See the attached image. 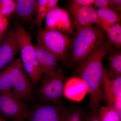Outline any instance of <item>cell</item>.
Returning <instances> with one entry per match:
<instances>
[{
  "mask_svg": "<svg viewBox=\"0 0 121 121\" xmlns=\"http://www.w3.org/2000/svg\"><path fill=\"white\" fill-rule=\"evenodd\" d=\"M108 48L109 44L103 41L89 57L78 66V78L82 81L86 88L90 98L91 112H98L101 107L102 61Z\"/></svg>",
  "mask_w": 121,
  "mask_h": 121,
  "instance_id": "1",
  "label": "cell"
},
{
  "mask_svg": "<svg viewBox=\"0 0 121 121\" xmlns=\"http://www.w3.org/2000/svg\"><path fill=\"white\" fill-rule=\"evenodd\" d=\"M104 37L103 29L93 26L77 30L75 36L71 39L69 53L64 60V63L69 66H78L104 41Z\"/></svg>",
  "mask_w": 121,
  "mask_h": 121,
  "instance_id": "2",
  "label": "cell"
},
{
  "mask_svg": "<svg viewBox=\"0 0 121 121\" xmlns=\"http://www.w3.org/2000/svg\"><path fill=\"white\" fill-rule=\"evenodd\" d=\"M15 31L24 69L36 86L42 79L43 73L36 58L35 46L31 43L30 36L20 24H17Z\"/></svg>",
  "mask_w": 121,
  "mask_h": 121,
  "instance_id": "3",
  "label": "cell"
},
{
  "mask_svg": "<svg viewBox=\"0 0 121 121\" xmlns=\"http://www.w3.org/2000/svg\"><path fill=\"white\" fill-rule=\"evenodd\" d=\"M36 45L54 55L58 59L65 58L70 45L71 39L65 33L46 29L36 32Z\"/></svg>",
  "mask_w": 121,
  "mask_h": 121,
  "instance_id": "4",
  "label": "cell"
},
{
  "mask_svg": "<svg viewBox=\"0 0 121 121\" xmlns=\"http://www.w3.org/2000/svg\"><path fill=\"white\" fill-rule=\"evenodd\" d=\"M64 76L62 68L45 74L39 90L40 99L47 104H56L60 103L64 95Z\"/></svg>",
  "mask_w": 121,
  "mask_h": 121,
  "instance_id": "5",
  "label": "cell"
},
{
  "mask_svg": "<svg viewBox=\"0 0 121 121\" xmlns=\"http://www.w3.org/2000/svg\"><path fill=\"white\" fill-rule=\"evenodd\" d=\"M10 77L13 95L22 101L30 98L32 94L31 87L20 58L11 63Z\"/></svg>",
  "mask_w": 121,
  "mask_h": 121,
  "instance_id": "6",
  "label": "cell"
},
{
  "mask_svg": "<svg viewBox=\"0 0 121 121\" xmlns=\"http://www.w3.org/2000/svg\"><path fill=\"white\" fill-rule=\"evenodd\" d=\"M29 113L26 105L13 95L12 91L0 92V114L1 117L25 121Z\"/></svg>",
  "mask_w": 121,
  "mask_h": 121,
  "instance_id": "7",
  "label": "cell"
},
{
  "mask_svg": "<svg viewBox=\"0 0 121 121\" xmlns=\"http://www.w3.org/2000/svg\"><path fill=\"white\" fill-rule=\"evenodd\" d=\"M45 28L71 34L74 26L67 11L57 6L48 13L45 18Z\"/></svg>",
  "mask_w": 121,
  "mask_h": 121,
  "instance_id": "8",
  "label": "cell"
},
{
  "mask_svg": "<svg viewBox=\"0 0 121 121\" xmlns=\"http://www.w3.org/2000/svg\"><path fill=\"white\" fill-rule=\"evenodd\" d=\"M69 11L72 23L77 30L92 26L94 23L97 25L98 24L96 11L91 6H81L72 2L69 7Z\"/></svg>",
  "mask_w": 121,
  "mask_h": 121,
  "instance_id": "9",
  "label": "cell"
},
{
  "mask_svg": "<svg viewBox=\"0 0 121 121\" xmlns=\"http://www.w3.org/2000/svg\"><path fill=\"white\" fill-rule=\"evenodd\" d=\"M0 45V71L11 64L19 50L15 30L8 31Z\"/></svg>",
  "mask_w": 121,
  "mask_h": 121,
  "instance_id": "10",
  "label": "cell"
},
{
  "mask_svg": "<svg viewBox=\"0 0 121 121\" xmlns=\"http://www.w3.org/2000/svg\"><path fill=\"white\" fill-rule=\"evenodd\" d=\"M65 108L60 103L47 104L35 107L29 113V121H60Z\"/></svg>",
  "mask_w": 121,
  "mask_h": 121,
  "instance_id": "11",
  "label": "cell"
},
{
  "mask_svg": "<svg viewBox=\"0 0 121 121\" xmlns=\"http://www.w3.org/2000/svg\"><path fill=\"white\" fill-rule=\"evenodd\" d=\"M101 86L105 94L108 106H112L114 101L121 96V76L114 78L103 65Z\"/></svg>",
  "mask_w": 121,
  "mask_h": 121,
  "instance_id": "12",
  "label": "cell"
},
{
  "mask_svg": "<svg viewBox=\"0 0 121 121\" xmlns=\"http://www.w3.org/2000/svg\"><path fill=\"white\" fill-rule=\"evenodd\" d=\"M86 93V86L82 81L78 77L71 78L65 83L64 95L68 99L80 101Z\"/></svg>",
  "mask_w": 121,
  "mask_h": 121,
  "instance_id": "13",
  "label": "cell"
},
{
  "mask_svg": "<svg viewBox=\"0 0 121 121\" xmlns=\"http://www.w3.org/2000/svg\"><path fill=\"white\" fill-rule=\"evenodd\" d=\"M35 48L36 58L43 73H48L58 68L59 59L56 56L37 45Z\"/></svg>",
  "mask_w": 121,
  "mask_h": 121,
  "instance_id": "14",
  "label": "cell"
},
{
  "mask_svg": "<svg viewBox=\"0 0 121 121\" xmlns=\"http://www.w3.org/2000/svg\"><path fill=\"white\" fill-rule=\"evenodd\" d=\"M16 7L14 13L20 19L29 20L35 13L37 7L36 0H16Z\"/></svg>",
  "mask_w": 121,
  "mask_h": 121,
  "instance_id": "15",
  "label": "cell"
},
{
  "mask_svg": "<svg viewBox=\"0 0 121 121\" xmlns=\"http://www.w3.org/2000/svg\"><path fill=\"white\" fill-rule=\"evenodd\" d=\"M96 12L98 20V25L105 32L112 25L120 21L118 14L109 9H98Z\"/></svg>",
  "mask_w": 121,
  "mask_h": 121,
  "instance_id": "16",
  "label": "cell"
},
{
  "mask_svg": "<svg viewBox=\"0 0 121 121\" xmlns=\"http://www.w3.org/2000/svg\"><path fill=\"white\" fill-rule=\"evenodd\" d=\"M98 116L100 121H121V117L112 106H101Z\"/></svg>",
  "mask_w": 121,
  "mask_h": 121,
  "instance_id": "17",
  "label": "cell"
},
{
  "mask_svg": "<svg viewBox=\"0 0 121 121\" xmlns=\"http://www.w3.org/2000/svg\"><path fill=\"white\" fill-rule=\"evenodd\" d=\"M110 43L119 48L121 46V26L119 23L112 25L106 32Z\"/></svg>",
  "mask_w": 121,
  "mask_h": 121,
  "instance_id": "18",
  "label": "cell"
},
{
  "mask_svg": "<svg viewBox=\"0 0 121 121\" xmlns=\"http://www.w3.org/2000/svg\"><path fill=\"white\" fill-rule=\"evenodd\" d=\"M114 78L121 76V52L113 54L109 58V70Z\"/></svg>",
  "mask_w": 121,
  "mask_h": 121,
  "instance_id": "19",
  "label": "cell"
},
{
  "mask_svg": "<svg viewBox=\"0 0 121 121\" xmlns=\"http://www.w3.org/2000/svg\"><path fill=\"white\" fill-rule=\"evenodd\" d=\"M11 64L0 72V92L12 91L10 77Z\"/></svg>",
  "mask_w": 121,
  "mask_h": 121,
  "instance_id": "20",
  "label": "cell"
},
{
  "mask_svg": "<svg viewBox=\"0 0 121 121\" xmlns=\"http://www.w3.org/2000/svg\"><path fill=\"white\" fill-rule=\"evenodd\" d=\"M16 7L15 0H0V13L3 16H9L14 13Z\"/></svg>",
  "mask_w": 121,
  "mask_h": 121,
  "instance_id": "21",
  "label": "cell"
},
{
  "mask_svg": "<svg viewBox=\"0 0 121 121\" xmlns=\"http://www.w3.org/2000/svg\"><path fill=\"white\" fill-rule=\"evenodd\" d=\"M51 10L46 6H38L37 5L35 13V23L39 26L43 25L44 20L46 18L47 15Z\"/></svg>",
  "mask_w": 121,
  "mask_h": 121,
  "instance_id": "22",
  "label": "cell"
},
{
  "mask_svg": "<svg viewBox=\"0 0 121 121\" xmlns=\"http://www.w3.org/2000/svg\"><path fill=\"white\" fill-rule=\"evenodd\" d=\"M68 115L70 121H85L82 110L79 108L72 107L68 108Z\"/></svg>",
  "mask_w": 121,
  "mask_h": 121,
  "instance_id": "23",
  "label": "cell"
},
{
  "mask_svg": "<svg viewBox=\"0 0 121 121\" xmlns=\"http://www.w3.org/2000/svg\"><path fill=\"white\" fill-rule=\"evenodd\" d=\"M121 0H108V9L113 11L121 10Z\"/></svg>",
  "mask_w": 121,
  "mask_h": 121,
  "instance_id": "24",
  "label": "cell"
},
{
  "mask_svg": "<svg viewBox=\"0 0 121 121\" xmlns=\"http://www.w3.org/2000/svg\"><path fill=\"white\" fill-rule=\"evenodd\" d=\"M9 22L7 17H4L0 20V35H2L6 30Z\"/></svg>",
  "mask_w": 121,
  "mask_h": 121,
  "instance_id": "25",
  "label": "cell"
},
{
  "mask_svg": "<svg viewBox=\"0 0 121 121\" xmlns=\"http://www.w3.org/2000/svg\"><path fill=\"white\" fill-rule=\"evenodd\" d=\"M94 0H74L72 2L81 6H91L94 4Z\"/></svg>",
  "mask_w": 121,
  "mask_h": 121,
  "instance_id": "26",
  "label": "cell"
},
{
  "mask_svg": "<svg viewBox=\"0 0 121 121\" xmlns=\"http://www.w3.org/2000/svg\"><path fill=\"white\" fill-rule=\"evenodd\" d=\"M94 4L98 9L108 8V0H95Z\"/></svg>",
  "mask_w": 121,
  "mask_h": 121,
  "instance_id": "27",
  "label": "cell"
},
{
  "mask_svg": "<svg viewBox=\"0 0 121 121\" xmlns=\"http://www.w3.org/2000/svg\"><path fill=\"white\" fill-rule=\"evenodd\" d=\"M112 106L114 108L121 117V96L114 101Z\"/></svg>",
  "mask_w": 121,
  "mask_h": 121,
  "instance_id": "28",
  "label": "cell"
},
{
  "mask_svg": "<svg viewBox=\"0 0 121 121\" xmlns=\"http://www.w3.org/2000/svg\"><path fill=\"white\" fill-rule=\"evenodd\" d=\"M85 121H100L98 116V113L91 112L85 118Z\"/></svg>",
  "mask_w": 121,
  "mask_h": 121,
  "instance_id": "29",
  "label": "cell"
},
{
  "mask_svg": "<svg viewBox=\"0 0 121 121\" xmlns=\"http://www.w3.org/2000/svg\"><path fill=\"white\" fill-rule=\"evenodd\" d=\"M59 0H48L47 7L50 10L53 9L57 6Z\"/></svg>",
  "mask_w": 121,
  "mask_h": 121,
  "instance_id": "30",
  "label": "cell"
},
{
  "mask_svg": "<svg viewBox=\"0 0 121 121\" xmlns=\"http://www.w3.org/2000/svg\"><path fill=\"white\" fill-rule=\"evenodd\" d=\"M60 121H70L67 109H64L63 111Z\"/></svg>",
  "mask_w": 121,
  "mask_h": 121,
  "instance_id": "31",
  "label": "cell"
},
{
  "mask_svg": "<svg viewBox=\"0 0 121 121\" xmlns=\"http://www.w3.org/2000/svg\"><path fill=\"white\" fill-rule=\"evenodd\" d=\"M48 0H37L36 4L38 6H46L47 4Z\"/></svg>",
  "mask_w": 121,
  "mask_h": 121,
  "instance_id": "32",
  "label": "cell"
},
{
  "mask_svg": "<svg viewBox=\"0 0 121 121\" xmlns=\"http://www.w3.org/2000/svg\"><path fill=\"white\" fill-rule=\"evenodd\" d=\"M0 121H6V120L4 118L2 117L1 115H0Z\"/></svg>",
  "mask_w": 121,
  "mask_h": 121,
  "instance_id": "33",
  "label": "cell"
},
{
  "mask_svg": "<svg viewBox=\"0 0 121 121\" xmlns=\"http://www.w3.org/2000/svg\"><path fill=\"white\" fill-rule=\"evenodd\" d=\"M3 38H4V37H3V35H0V44L1 43Z\"/></svg>",
  "mask_w": 121,
  "mask_h": 121,
  "instance_id": "34",
  "label": "cell"
},
{
  "mask_svg": "<svg viewBox=\"0 0 121 121\" xmlns=\"http://www.w3.org/2000/svg\"><path fill=\"white\" fill-rule=\"evenodd\" d=\"M12 121H25L22 119H14Z\"/></svg>",
  "mask_w": 121,
  "mask_h": 121,
  "instance_id": "35",
  "label": "cell"
},
{
  "mask_svg": "<svg viewBox=\"0 0 121 121\" xmlns=\"http://www.w3.org/2000/svg\"><path fill=\"white\" fill-rule=\"evenodd\" d=\"M3 17H4V16H3L0 13V20Z\"/></svg>",
  "mask_w": 121,
  "mask_h": 121,
  "instance_id": "36",
  "label": "cell"
}]
</instances>
